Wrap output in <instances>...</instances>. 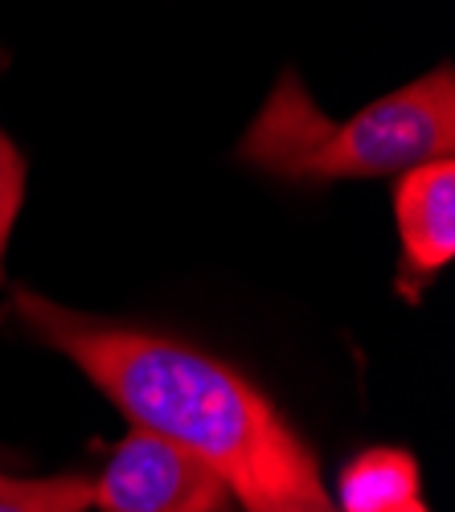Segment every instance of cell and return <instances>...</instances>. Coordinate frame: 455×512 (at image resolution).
<instances>
[{
	"label": "cell",
	"mask_w": 455,
	"mask_h": 512,
	"mask_svg": "<svg viewBox=\"0 0 455 512\" xmlns=\"http://www.w3.org/2000/svg\"><path fill=\"white\" fill-rule=\"evenodd\" d=\"M9 312L33 340L87 373L136 431L214 467L242 508L320 484L316 455L292 422L251 377L214 353L164 332L74 312L37 291H13Z\"/></svg>",
	"instance_id": "cell-1"
},
{
	"label": "cell",
	"mask_w": 455,
	"mask_h": 512,
	"mask_svg": "<svg viewBox=\"0 0 455 512\" xmlns=\"http://www.w3.org/2000/svg\"><path fill=\"white\" fill-rule=\"evenodd\" d=\"M455 152V78L439 66L374 99L349 119H328L300 74H279L255 123L238 140V160L279 181L402 177L406 168Z\"/></svg>",
	"instance_id": "cell-2"
},
{
	"label": "cell",
	"mask_w": 455,
	"mask_h": 512,
	"mask_svg": "<svg viewBox=\"0 0 455 512\" xmlns=\"http://www.w3.org/2000/svg\"><path fill=\"white\" fill-rule=\"evenodd\" d=\"M91 484L99 512H230L238 504L214 467L136 426Z\"/></svg>",
	"instance_id": "cell-3"
},
{
	"label": "cell",
	"mask_w": 455,
	"mask_h": 512,
	"mask_svg": "<svg viewBox=\"0 0 455 512\" xmlns=\"http://www.w3.org/2000/svg\"><path fill=\"white\" fill-rule=\"evenodd\" d=\"M394 222L402 242L398 291L415 295L455 259V160L406 168L394 185Z\"/></svg>",
	"instance_id": "cell-4"
},
{
	"label": "cell",
	"mask_w": 455,
	"mask_h": 512,
	"mask_svg": "<svg viewBox=\"0 0 455 512\" xmlns=\"http://www.w3.org/2000/svg\"><path fill=\"white\" fill-rule=\"evenodd\" d=\"M406 500H419V463L402 447L361 451L337 480V512H386Z\"/></svg>",
	"instance_id": "cell-5"
},
{
	"label": "cell",
	"mask_w": 455,
	"mask_h": 512,
	"mask_svg": "<svg viewBox=\"0 0 455 512\" xmlns=\"http://www.w3.org/2000/svg\"><path fill=\"white\" fill-rule=\"evenodd\" d=\"M95 484L87 476L13 480L0 472V512H91Z\"/></svg>",
	"instance_id": "cell-6"
},
{
	"label": "cell",
	"mask_w": 455,
	"mask_h": 512,
	"mask_svg": "<svg viewBox=\"0 0 455 512\" xmlns=\"http://www.w3.org/2000/svg\"><path fill=\"white\" fill-rule=\"evenodd\" d=\"M25 201V160L13 140L0 132V287H5V250L17 226V213Z\"/></svg>",
	"instance_id": "cell-7"
},
{
	"label": "cell",
	"mask_w": 455,
	"mask_h": 512,
	"mask_svg": "<svg viewBox=\"0 0 455 512\" xmlns=\"http://www.w3.org/2000/svg\"><path fill=\"white\" fill-rule=\"evenodd\" d=\"M246 512H337V504H333V496L324 492V484H312V488H292V492L263 496L255 504H246Z\"/></svg>",
	"instance_id": "cell-8"
},
{
	"label": "cell",
	"mask_w": 455,
	"mask_h": 512,
	"mask_svg": "<svg viewBox=\"0 0 455 512\" xmlns=\"http://www.w3.org/2000/svg\"><path fill=\"white\" fill-rule=\"evenodd\" d=\"M386 512H431L423 500H406V504H398V508H386Z\"/></svg>",
	"instance_id": "cell-9"
}]
</instances>
